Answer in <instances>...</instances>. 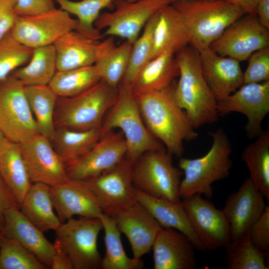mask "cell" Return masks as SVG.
I'll use <instances>...</instances> for the list:
<instances>
[{
  "label": "cell",
  "mask_w": 269,
  "mask_h": 269,
  "mask_svg": "<svg viewBox=\"0 0 269 269\" xmlns=\"http://www.w3.org/2000/svg\"><path fill=\"white\" fill-rule=\"evenodd\" d=\"M175 85L143 94H134L143 122L150 133L164 145L172 155L182 156L183 142L197 138L191 121L176 103Z\"/></svg>",
  "instance_id": "cell-1"
},
{
  "label": "cell",
  "mask_w": 269,
  "mask_h": 269,
  "mask_svg": "<svg viewBox=\"0 0 269 269\" xmlns=\"http://www.w3.org/2000/svg\"><path fill=\"white\" fill-rule=\"evenodd\" d=\"M176 58L179 68V80L173 91L176 103L195 129L217 122V101L203 76L199 51L189 44L179 51Z\"/></svg>",
  "instance_id": "cell-2"
},
{
  "label": "cell",
  "mask_w": 269,
  "mask_h": 269,
  "mask_svg": "<svg viewBox=\"0 0 269 269\" xmlns=\"http://www.w3.org/2000/svg\"><path fill=\"white\" fill-rule=\"evenodd\" d=\"M208 134L213 142L205 155L194 159L180 157L178 167L184 175L179 187L181 198L200 194L209 199L213 193L212 184L229 175L232 147L227 134L219 128Z\"/></svg>",
  "instance_id": "cell-3"
},
{
  "label": "cell",
  "mask_w": 269,
  "mask_h": 269,
  "mask_svg": "<svg viewBox=\"0 0 269 269\" xmlns=\"http://www.w3.org/2000/svg\"><path fill=\"white\" fill-rule=\"evenodd\" d=\"M115 104L106 114L101 127V136L120 129L126 141L125 158L132 164L144 152L166 149L148 131L142 119L132 85L121 82Z\"/></svg>",
  "instance_id": "cell-4"
},
{
  "label": "cell",
  "mask_w": 269,
  "mask_h": 269,
  "mask_svg": "<svg viewBox=\"0 0 269 269\" xmlns=\"http://www.w3.org/2000/svg\"><path fill=\"white\" fill-rule=\"evenodd\" d=\"M118 88L103 80L74 97H58L54 114L55 129L75 131L101 128L104 118L116 103Z\"/></svg>",
  "instance_id": "cell-5"
},
{
  "label": "cell",
  "mask_w": 269,
  "mask_h": 269,
  "mask_svg": "<svg viewBox=\"0 0 269 269\" xmlns=\"http://www.w3.org/2000/svg\"><path fill=\"white\" fill-rule=\"evenodd\" d=\"M172 5L187 26L190 45L199 51L209 47L230 24L245 14L239 7L224 0H176Z\"/></svg>",
  "instance_id": "cell-6"
},
{
  "label": "cell",
  "mask_w": 269,
  "mask_h": 269,
  "mask_svg": "<svg viewBox=\"0 0 269 269\" xmlns=\"http://www.w3.org/2000/svg\"><path fill=\"white\" fill-rule=\"evenodd\" d=\"M183 171L173 165L172 155L166 149L148 150L132 167L133 186L157 198L180 203L179 187Z\"/></svg>",
  "instance_id": "cell-7"
},
{
  "label": "cell",
  "mask_w": 269,
  "mask_h": 269,
  "mask_svg": "<svg viewBox=\"0 0 269 269\" xmlns=\"http://www.w3.org/2000/svg\"><path fill=\"white\" fill-rule=\"evenodd\" d=\"M102 229L99 218L73 217L55 231V242L68 255L74 269H101L97 239Z\"/></svg>",
  "instance_id": "cell-8"
},
{
  "label": "cell",
  "mask_w": 269,
  "mask_h": 269,
  "mask_svg": "<svg viewBox=\"0 0 269 269\" xmlns=\"http://www.w3.org/2000/svg\"><path fill=\"white\" fill-rule=\"evenodd\" d=\"M132 167L124 157L101 174L82 180L103 214L115 218L137 202L132 179Z\"/></svg>",
  "instance_id": "cell-9"
},
{
  "label": "cell",
  "mask_w": 269,
  "mask_h": 269,
  "mask_svg": "<svg viewBox=\"0 0 269 269\" xmlns=\"http://www.w3.org/2000/svg\"><path fill=\"white\" fill-rule=\"evenodd\" d=\"M0 131L19 143L39 134L24 86L11 75L0 81Z\"/></svg>",
  "instance_id": "cell-10"
},
{
  "label": "cell",
  "mask_w": 269,
  "mask_h": 269,
  "mask_svg": "<svg viewBox=\"0 0 269 269\" xmlns=\"http://www.w3.org/2000/svg\"><path fill=\"white\" fill-rule=\"evenodd\" d=\"M176 0H116L115 9L100 14L94 23L105 35L116 36L134 43L148 20L162 7Z\"/></svg>",
  "instance_id": "cell-11"
},
{
  "label": "cell",
  "mask_w": 269,
  "mask_h": 269,
  "mask_svg": "<svg viewBox=\"0 0 269 269\" xmlns=\"http://www.w3.org/2000/svg\"><path fill=\"white\" fill-rule=\"evenodd\" d=\"M78 25L77 19L56 8L39 14L18 16L10 32L20 43L34 49L53 44L65 34L76 30Z\"/></svg>",
  "instance_id": "cell-12"
},
{
  "label": "cell",
  "mask_w": 269,
  "mask_h": 269,
  "mask_svg": "<svg viewBox=\"0 0 269 269\" xmlns=\"http://www.w3.org/2000/svg\"><path fill=\"white\" fill-rule=\"evenodd\" d=\"M269 47V29L256 15L246 14L230 24L209 46L220 56L242 61L255 51Z\"/></svg>",
  "instance_id": "cell-13"
},
{
  "label": "cell",
  "mask_w": 269,
  "mask_h": 269,
  "mask_svg": "<svg viewBox=\"0 0 269 269\" xmlns=\"http://www.w3.org/2000/svg\"><path fill=\"white\" fill-rule=\"evenodd\" d=\"M219 117L233 112L244 115L247 119L245 129L250 137H257L263 130L262 124L269 112V81L248 83L224 99L218 102Z\"/></svg>",
  "instance_id": "cell-14"
},
{
  "label": "cell",
  "mask_w": 269,
  "mask_h": 269,
  "mask_svg": "<svg viewBox=\"0 0 269 269\" xmlns=\"http://www.w3.org/2000/svg\"><path fill=\"white\" fill-rule=\"evenodd\" d=\"M181 203L206 250L225 247L231 241L229 224L223 210L200 194L183 199Z\"/></svg>",
  "instance_id": "cell-15"
},
{
  "label": "cell",
  "mask_w": 269,
  "mask_h": 269,
  "mask_svg": "<svg viewBox=\"0 0 269 269\" xmlns=\"http://www.w3.org/2000/svg\"><path fill=\"white\" fill-rule=\"evenodd\" d=\"M127 145L122 131L111 130L101 136L87 153L66 165L68 179L87 180L117 165L125 156Z\"/></svg>",
  "instance_id": "cell-16"
},
{
  "label": "cell",
  "mask_w": 269,
  "mask_h": 269,
  "mask_svg": "<svg viewBox=\"0 0 269 269\" xmlns=\"http://www.w3.org/2000/svg\"><path fill=\"white\" fill-rule=\"evenodd\" d=\"M23 159L32 183L49 186L68 179L66 165L54 149L51 141L40 134L20 143Z\"/></svg>",
  "instance_id": "cell-17"
},
{
  "label": "cell",
  "mask_w": 269,
  "mask_h": 269,
  "mask_svg": "<svg viewBox=\"0 0 269 269\" xmlns=\"http://www.w3.org/2000/svg\"><path fill=\"white\" fill-rule=\"evenodd\" d=\"M53 45L57 71H63L94 65L115 44L112 37L100 41L73 30L62 36Z\"/></svg>",
  "instance_id": "cell-18"
},
{
  "label": "cell",
  "mask_w": 269,
  "mask_h": 269,
  "mask_svg": "<svg viewBox=\"0 0 269 269\" xmlns=\"http://www.w3.org/2000/svg\"><path fill=\"white\" fill-rule=\"evenodd\" d=\"M267 205L265 197L250 177L227 198L222 210L229 224L231 240L246 234Z\"/></svg>",
  "instance_id": "cell-19"
},
{
  "label": "cell",
  "mask_w": 269,
  "mask_h": 269,
  "mask_svg": "<svg viewBox=\"0 0 269 269\" xmlns=\"http://www.w3.org/2000/svg\"><path fill=\"white\" fill-rule=\"evenodd\" d=\"M199 52L203 76L217 102L243 85L239 61L220 56L209 47Z\"/></svg>",
  "instance_id": "cell-20"
},
{
  "label": "cell",
  "mask_w": 269,
  "mask_h": 269,
  "mask_svg": "<svg viewBox=\"0 0 269 269\" xmlns=\"http://www.w3.org/2000/svg\"><path fill=\"white\" fill-rule=\"evenodd\" d=\"M118 228L128 238L133 258L141 259L152 249L162 227L140 203L136 202L115 218Z\"/></svg>",
  "instance_id": "cell-21"
},
{
  "label": "cell",
  "mask_w": 269,
  "mask_h": 269,
  "mask_svg": "<svg viewBox=\"0 0 269 269\" xmlns=\"http://www.w3.org/2000/svg\"><path fill=\"white\" fill-rule=\"evenodd\" d=\"M154 269H194L195 248L183 233L163 228L152 247Z\"/></svg>",
  "instance_id": "cell-22"
},
{
  "label": "cell",
  "mask_w": 269,
  "mask_h": 269,
  "mask_svg": "<svg viewBox=\"0 0 269 269\" xmlns=\"http://www.w3.org/2000/svg\"><path fill=\"white\" fill-rule=\"evenodd\" d=\"M50 193L53 207L62 223L75 215L99 218L103 213L82 181L68 179L50 186Z\"/></svg>",
  "instance_id": "cell-23"
},
{
  "label": "cell",
  "mask_w": 269,
  "mask_h": 269,
  "mask_svg": "<svg viewBox=\"0 0 269 269\" xmlns=\"http://www.w3.org/2000/svg\"><path fill=\"white\" fill-rule=\"evenodd\" d=\"M154 15L151 59L164 52L175 55L190 44L185 21L172 3L162 7Z\"/></svg>",
  "instance_id": "cell-24"
},
{
  "label": "cell",
  "mask_w": 269,
  "mask_h": 269,
  "mask_svg": "<svg viewBox=\"0 0 269 269\" xmlns=\"http://www.w3.org/2000/svg\"><path fill=\"white\" fill-rule=\"evenodd\" d=\"M4 219L0 233L18 241L42 263L50 268L55 246L45 238L43 232L29 222L17 207L7 209Z\"/></svg>",
  "instance_id": "cell-25"
},
{
  "label": "cell",
  "mask_w": 269,
  "mask_h": 269,
  "mask_svg": "<svg viewBox=\"0 0 269 269\" xmlns=\"http://www.w3.org/2000/svg\"><path fill=\"white\" fill-rule=\"evenodd\" d=\"M134 192L136 201L142 205L163 228H172L180 231L190 239L196 249L201 251L206 250L181 202L174 203L153 197L134 187Z\"/></svg>",
  "instance_id": "cell-26"
},
{
  "label": "cell",
  "mask_w": 269,
  "mask_h": 269,
  "mask_svg": "<svg viewBox=\"0 0 269 269\" xmlns=\"http://www.w3.org/2000/svg\"><path fill=\"white\" fill-rule=\"evenodd\" d=\"M0 175L20 205L31 182L23 159L20 143L5 137L0 145Z\"/></svg>",
  "instance_id": "cell-27"
},
{
  "label": "cell",
  "mask_w": 269,
  "mask_h": 269,
  "mask_svg": "<svg viewBox=\"0 0 269 269\" xmlns=\"http://www.w3.org/2000/svg\"><path fill=\"white\" fill-rule=\"evenodd\" d=\"M179 75L176 56L163 53L141 69L132 85L133 91L134 94H143L163 89L171 85Z\"/></svg>",
  "instance_id": "cell-28"
},
{
  "label": "cell",
  "mask_w": 269,
  "mask_h": 269,
  "mask_svg": "<svg viewBox=\"0 0 269 269\" xmlns=\"http://www.w3.org/2000/svg\"><path fill=\"white\" fill-rule=\"evenodd\" d=\"M50 186L32 183L19 207L22 214L42 232L54 231L62 222L53 211Z\"/></svg>",
  "instance_id": "cell-29"
},
{
  "label": "cell",
  "mask_w": 269,
  "mask_h": 269,
  "mask_svg": "<svg viewBox=\"0 0 269 269\" xmlns=\"http://www.w3.org/2000/svg\"><path fill=\"white\" fill-rule=\"evenodd\" d=\"M101 137V128L75 131L55 129L52 145L65 164L68 165L89 151Z\"/></svg>",
  "instance_id": "cell-30"
},
{
  "label": "cell",
  "mask_w": 269,
  "mask_h": 269,
  "mask_svg": "<svg viewBox=\"0 0 269 269\" xmlns=\"http://www.w3.org/2000/svg\"><path fill=\"white\" fill-rule=\"evenodd\" d=\"M56 71L55 50L51 44L33 49L26 65L17 68L10 75L24 86L48 85Z\"/></svg>",
  "instance_id": "cell-31"
},
{
  "label": "cell",
  "mask_w": 269,
  "mask_h": 269,
  "mask_svg": "<svg viewBox=\"0 0 269 269\" xmlns=\"http://www.w3.org/2000/svg\"><path fill=\"white\" fill-rule=\"evenodd\" d=\"M242 158L249 168L250 178L268 202L269 201V129L263 131L246 146Z\"/></svg>",
  "instance_id": "cell-32"
},
{
  "label": "cell",
  "mask_w": 269,
  "mask_h": 269,
  "mask_svg": "<svg viewBox=\"0 0 269 269\" xmlns=\"http://www.w3.org/2000/svg\"><path fill=\"white\" fill-rule=\"evenodd\" d=\"M24 91L38 133L51 141L55 132L54 114L58 96L48 85L24 86Z\"/></svg>",
  "instance_id": "cell-33"
},
{
  "label": "cell",
  "mask_w": 269,
  "mask_h": 269,
  "mask_svg": "<svg viewBox=\"0 0 269 269\" xmlns=\"http://www.w3.org/2000/svg\"><path fill=\"white\" fill-rule=\"evenodd\" d=\"M104 230L105 255L102 258V269H139L143 267L141 259L130 258L126 254L121 239V232L115 218L102 214L99 217Z\"/></svg>",
  "instance_id": "cell-34"
},
{
  "label": "cell",
  "mask_w": 269,
  "mask_h": 269,
  "mask_svg": "<svg viewBox=\"0 0 269 269\" xmlns=\"http://www.w3.org/2000/svg\"><path fill=\"white\" fill-rule=\"evenodd\" d=\"M100 80L97 69L93 65L57 71L48 85L58 97H71L88 90Z\"/></svg>",
  "instance_id": "cell-35"
},
{
  "label": "cell",
  "mask_w": 269,
  "mask_h": 269,
  "mask_svg": "<svg viewBox=\"0 0 269 269\" xmlns=\"http://www.w3.org/2000/svg\"><path fill=\"white\" fill-rule=\"evenodd\" d=\"M116 0H54L60 8L77 17L78 25L76 30L90 39L100 40L102 37L94 23L103 8L113 4ZM135 1L137 0H128Z\"/></svg>",
  "instance_id": "cell-36"
},
{
  "label": "cell",
  "mask_w": 269,
  "mask_h": 269,
  "mask_svg": "<svg viewBox=\"0 0 269 269\" xmlns=\"http://www.w3.org/2000/svg\"><path fill=\"white\" fill-rule=\"evenodd\" d=\"M227 266L229 269H268L266 253L256 247L247 233L231 240L225 247Z\"/></svg>",
  "instance_id": "cell-37"
},
{
  "label": "cell",
  "mask_w": 269,
  "mask_h": 269,
  "mask_svg": "<svg viewBox=\"0 0 269 269\" xmlns=\"http://www.w3.org/2000/svg\"><path fill=\"white\" fill-rule=\"evenodd\" d=\"M133 43L126 40L114 46L95 62L101 79L109 85L118 88L128 68Z\"/></svg>",
  "instance_id": "cell-38"
},
{
  "label": "cell",
  "mask_w": 269,
  "mask_h": 269,
  "mask_svg": "<svg viewBox=\"0 0 269 269\" xmlns=\"http://www.w3.org/2000/svg\"><path fill=\"white\" fill-rule=\"evenodd\" d=\"M16 240L0 233V269H47Z\"/></svg>",
  "instance_id": "cell-39"
},
{
  "label": "cell",
  "mask_w": 269,
  "mask_h": 269,
  "mask_svg": "<svg viewBox=\"0 0 269 269\" xmlns=\"http://www.w3.org/2000/svg\"><path fill=\"white\" fill-rule=\"evenodd\" d=\"M154 14L144 26L142 34L133 44L129 65L121 82L133 85L140 71L151 59Z\"/></svg>",
  "instance_id": "cell-40"
},
{
  "label": "cell",
  "mask_w": 269,
  "mask_h": 269,
  "mask_svg": "<svg viewBox=\"0 0 269 269\" xmlns=\"http://www.w3.org/2000/svg\"><path fill=\"white\" fill-rule=\"evenodd\" d=\"M33 49L18 42L10 32L0 40V81L5 79L15 69L25 65Z\"/></svg>",
  "instance_id": "cell-41"
},
{
  "label": "cell",
  "mask_w": 269,
  "mask_h": 269,
  "mask_svg": "<svg viewBox=\"0 0 269 269\" xmlns=\"http://www.w3.org/2000/svg\"><path fill=\"white\" fill-rule=\"evenodd\" d=\"M243 73V84L269 81V47L254 52Z\"/></svg>",
  "instance_id": "cell-42"
},
{
  "label": "cell",
  "mask_w": 269,
  "mask_h": 269,
  "mask_svg": "<svg viewBox=\"0 0 269 269\" xmlns=\"http://www.w3.org/2000/svg\"><path fill=\"white\" fill-rule=\"evenodd\" d=\"M252 243L266 253L269 249V206L261 216L251 226L247 232Z\"/></svg>",
  "instance_id": "cell-43"
},
{
  "label": "cell",
  "mask_w": 269,
  "mask_h": 269,
  "mask_svg": "<svg viewBox=\"0 0 269 269\" xmlns=\"http://www.w3.org/2000/svg\"><path fill=\"white\" fill-rule=\"evenodd\" d=\"M56 7L54 0H16L14 9L18 16H31L51 11Z\"/></svg>",
  "instance_id": "cell-44"
},
{
  "label": "cell",
  "mask_w": 269,
  "mask_h": 269,
  "mask_svg": "<svg viewBox=\"0 0 269 269\" xmlns=\"http://www.w3.org/2000/svg\"><path fill=\"white\" fill-rule=\"evenodd\" d=\"M16 0H0V40L10 32L16 21Z\"/></svg>",
  "instance_id": "cell-45"
},
{
  "label": "cell",
  "mask_w": 269,
  "mask_h": 269,
  "mask_svg": "<svg viewBox=\"0 0 269 269\" xmlns=\"http://www.w3.org/2000/svg\"><path fill=\"white\" fill-rule=\"evenodd\" d=\"M17 207L16 201L0 175V231L4 225V214L8 208Z\"/></svg>",
  "instance_id": "cell-46"
},
{
  "label": "cell",
  "mask_w": 269,
  "mask_h": 269,
  "mask_svg": "<svg viewBox=\"0 0 269 269\" xmlns=\"http://www.w3.org/2000/svg\"><path fill=\"white\" fill-rule=\"evenodd\" d=\"M55 253L50 268L52 269H74L68 255L54 242Z\"/></svg>",
  "instance_id": "cell-47"
},
{
  "label": "cell",
  "mask_w": 269,
  "mask_h": 269,
  "mask_svg": "<svg viewBox=\"0 0 269 269\" xmlns=\"http://www.w3.org/2000/svg\"><path fill=\"white\" fill-rule=\"evenodd\" d=\"M256 15L260 23L269 29V0H260L256 8Z\"/></svg>",
  "instance_id": "cell-48"
},
{
  "label": "cell",
  "mask_w": 269,
  "mask_h": 269,
  "mask_svg": "<svg viewBox=\"0 0 269 269\" xmlns=\"http://www.w3.org/2000/svg\"><path fill=\"white\" fill-rule=\"evenodd\" d=\"M241 8L245 14L256 15V8L260 0H224Z\"/></svg>",
  "instance_id": "cell-49"
},
{
  "label": "cell",
  "mask_w": 269,
  "mask_h": 269,
  "mask_svg": "<svg viewBox=\"0 0 269 269\" xmlns=\"http://www.w3.org/2000/svg\"><path fill=\"white\" fill-rule=\"evenodd\" d=\"M4 137L5 136H4L3 134L0 131V145L2 141H3Z\"/></svg>",
  "instance_id": "cell-50"
},
{
  "label": "cell",
  "mask_w": 269,
  "mask_h": 269,
  "mask_svg": "<svg viewBox=\"0 0 269 269\" xmlns=\"http://www.w3.org/2000/svg\"></svg>",
  "instance_id": "cell-51"
},
{
  "label": "cell",
  "mask_w": 269,
  "mask_h": 269,
  "mask_svg": "<svg viewBox=\"0 0 269 269\" xmlns=\"http://www.w3.org/2000/svg\"></svg>",
  "instance_id": "cell-52"
}]
</instances>
